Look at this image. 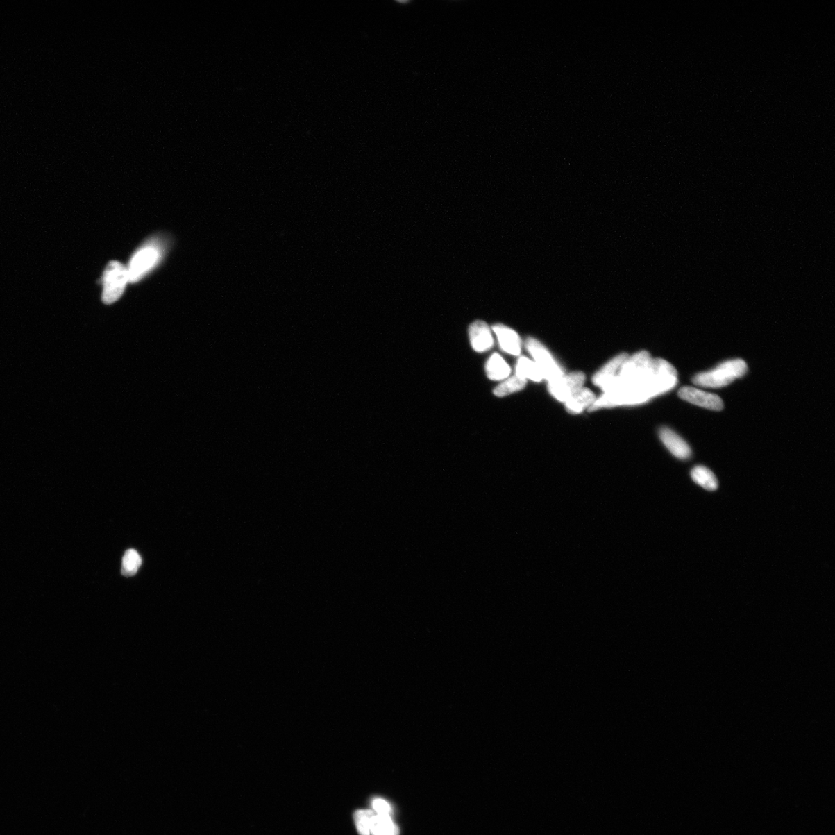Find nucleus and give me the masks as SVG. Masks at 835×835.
Segmentation results:
<instances>
[{
	"label": "nucleus",
	"instance_id": "obj_11",
	"mask_svg": "<svg viewBox=\"0 0 835 835\" xmlns=\"http://www.w3.org/2000/svg\"><path fill=\"white\" fill-rule=\"evenodd\" d=\"M473 348L478 352H484L492 348L494 339L491 329L484 321H476L471 324L469 330Z\"/></svg>",
	"mask_w": 835,
	"mask_h": 835
},
{
	"label": "nucleus",
	"instance_id": "obj_3",
	"mask_svg": "<svg viewBox=\"0 0 835 835\" xmlns=\"http://www.w3.org/2000/svg\"><path fill=\"white\" fill-rule=\"evenodd\" d=\"M128 278V269L117 261L108 264L103 275V301L106 304L117 301L124 294Z\"/></svg>",
	"mask_w": 835,
	"mask_h": 835
},
{
	"label": "nucleus",
	"instance_id": "obj_17",
	"mask_svg": "<svg viewBox=\"0 0 835 835\" xmlns=\"http://www.w3.org/2000/svg\"><path fill=\"white\" fill-rule=\"evenodd\" d=\"M691 478L695 483L708 491H715L718 488V480L715 474L707 467L698 466L691 471Z\"/></svg>",
	"mask_w": 835,
	"mask_h": 835
},
{
	"label": "nucleus",
	"instance_id": "obj_19",
	"mask_svg": "<svg viewBox=\"0 0 835 835\" xmlns=\"http://www.w3.org/2000/svg\"><path fill=\"white\" fill-rule=\"evenodd\" d=\"M527 381L525 379L515 376L508 378L494 389V395L498 397H505L511 394L519 391L525 388Z\"/></svg>",
	"mask_w": 835,
	"mask_h": 835
},
{
	"label": "nucleus",
	"instance_id": "obj_10",
	"mask_svg": "<svg viewBox=\"0 0 835 835\" xmlns=\"http://www.w3.org/2000/svg\"><path fill=\"white\" fill-rule=\"evenodd\" d=\"M659 437L664 446L675 457L680 459H688L691 457V450L689 445L673 430L669 428H662L659 432Z\"/></svg>",
	"mask_w": 835,
	"mask_h": 835
},
{
	"label": "nucleus",
	"instance_id": "obj_18",
	"mask_svg": "<svg viewBox=\"0 0 835 835\" xmlns=\"http://www.w3.org/2000/svg\"><path fill=\"white\" fill-rule=\"evenodd\" d=\"M397 828L389 816L374 814L371 819V835H397Z\"/></svg>",
	"mask_w": 835,
	"mask_h": 835
},
{
	"label": "nucleus",
	"instance_id": "obj_20",
	"mask_svg": "<svg viewBox=\"0 0 835 835\" xmlns=\"http://www.w3.org/2000/svg\"><path fill=\"white\" fill-rule=\"evenodd\" d=\"M141 565L142 559L139 553L134 549L128 550L122 559L121 574L133 576L137 574Z\"/></svg>",
	"mask_w": 835,
	"mask_h": 835
},
{
	"label": "nucleus",
	"instance_id": "obj_14",
	"mask_svg": "<svg viewBox=\"0 0 835 835\" xmlns=\"http://www.w3.org/2000/svg\"><path fill=\"white\" fill-rule=\"evenodd\" d=\"M628 357V355L625 353L614 357L600 371L596 373L593 377V383L602 388L604 385L616 376V371L621 369V366Z\"/></svg>",
	"mask_w": 835,
	"mask_h": 835
},
{
	"label": "nucleus",
	"instance_id": "obj_8",
	"mask_svg": "<svg viewBox=\"0 0 835 835\" xmlns=\"http://www.w3.org/2000/svg\"><path fill=\"white\" fill-rule=\"evenodd\" d=\"M585 380L586 376L582 372L570 373L549 382L548 390L555 398L566 403L570 397L582 388Z\"/></svg>",
	"mask_w": 835,
	"mask_h": 835
},
{
	"label": "nucleus",
	"instance_id": "obj_7",
	"mask_svg": "<svg viewBox=\"0 0 835 835\" xmlns=\"http://www.w3.org/2000/svg\"><path fill=\"white\" fill-rule=\"evenodd\" d=\"M160 251L153 246L140 248L132 258L128 269V278L132 283L137 282L158 263Z\"/></svg>",
	"mask_w": 835,
	"mask_h": 835
},
{
	"label": "nucleus",
	"instance_id": "obj_1",
	"mask_svg": "<svg viewBox=\"0 0 835 835\" xmlns=\"http://www.w3.org/2000/svg\"><path fill=\"white\" fill-rule=\"evenodd\" d=\"M677 384V372L664 359H652L648 375L637 387L648 400L670 391Z\"/></svg>",
	"mask_w": 835,
	"mask_h": 835
},
{
	"label": "nucleus",
	"instance_id": "obj_2",
	"mask_svg": "<svg viewBox=\"0 0 835 835\" xmlns=\"http://www.w3.org/2000/svg\"><path fill=\"white\" fill-rule=\"evenodd\" d=\"M748 372V364L741 359L731 360L719 364L715 369L699 373L692 382L704 388L718 389L727 386Z\"/></svg>",
	"mask_w": 835,
	"mask_h": 835
},
{
	"label": "nucleus",
	"instance_id": "obj_16",
	"mask_svg": "<svg viewBox=\"0 0 835 835\" xmlns=\"http://www.w3.org/2000/svg\"><path fill=\"white\" fill-rule=\"evenodd\" d=\"M516 376L523 379L532 380L536 382H541L542 379H544L537 364L525 357H521L518 360L517 366H516Z\"/></svg>",
	"mask_w": 835,
	"mask_h": 835
},
{
	"label": "nucleus",
	"instance_id": "obj_13",
	"mask_svg": "<svg viewBox=\"0 0 835 835\" xmlns=\"http://www.w3.org/2000/svg\"><path fill=\"white\" fill-rule=\"evenodd\" d=\"M596 400V396L592 391L582 388L566 400V408L568 413L575 415V414H579L587 409L588 407L590 408Z\"/></svg>",
	"mask_w": 835,
	"mask_h": 835
},
{
	"label": "nucleus",
	"instance_id": "obj_22",
	"mask_svg": "<svg viewBox=\"0 0 835 835\" xmlns=\"http://www.w3.org/2000/svg\"><path fill=\"white\" fill-rule=\"evenodd\" d=\"M373 809L375 810L377 814L381 816H390L391 806L388 802L382 799H376L372 803Z\"/></svg>",
	"mask_w": 835,
	"mask_h": 835
},
{
	"label": "nucleus",
	"instance_id": "obj_12",
	"mask_svg": "<svg viewBox=\"0 0 835 835\" xmlns=\"http://www.w3.org/2000/svg\"><path fill=\"white\" fill-rule=\"evenodd\" d=\"M493 330L497 335L502 350L512 355H520L521 342L517 332L502 324L494 326Z\"/></svg>",
	"mask_w": 835,
	"mask_h": 835
},
{
	"label": "nucleus",
	"instance_id": "obj_5",
	"mask_svg": "<svg viewBox=\"0 0 835 835\" xmlns=\"http://www.w3.org/2000/svg\"><path fill=\"white\" fill-rule=\"evenodd\" d=\"M649 400L636 387H624L621 389L604 394L596 399L590 407L589 412H594L610 407L641 404Z\"/></svg>",
	"mask_w": 835,
	"mask_h": 835
},
{
	"label": "nucleus",
	"instance_id": "obj_21",
	"mask_svg": "<svg viewBox=\"0 0 835 835\" xmlns=\"http://www.w3.org/2000/svg\"><path fill=\"white\" fill-rule=\"evenodd\" d=\"M375 813L369 810H360L355 813V820L360 835H371V819Z\"/></svg>",
	"mask_w": 835,
	"mask_h": 835
},
{
	"label": "nucleus",
	"instance_id": "obj_15",
	"mask_svg": "<svg viewBox=\"0 0 835 835\" xmlns=\"http://www.w3.org/2000/svg\"><path fill=\"white\" fill-rule=\"evenodd\" d=\"M487 376L493 381H500L511 374L510 366L499 355L495 354L489 359L486 364Z\"/></svg>",
	"mask_w": 835,
	"mask_h": 835
},
{
	"label": "nucleus",
	"instance_id": "obj_4",
	"mask_svg": "<svg viewBox=\"0 0 835 835\" xmlns=\"http://www.w3.org/2000/svg\"><path fill=\"white\" fill-rule=\"evenodd\" d=\"M648 351H641L631 357H628L621 366L618 376L621 378L625 387H638L648 375L651 362H652Z\"/></svg>",
	"mask_w": 835,
	"mask_h": 835
},
{
	"label": "nucleus",
	"instance_id": "obj_9",
	"mask_svg": "<svg viewBox=\"0 0 835 835\" xmlns=\"http://www.w3.org/2000/svg\"><path fill=\"white\" fill-rule=\"evenodd\" d=\"M678 396L691 404L710 410L720 411L724 406L720 397L715 394L693 388V387H683L679 390Z\"/></svg>",
	"mask_w": 835,
	"mask_h": 835
},
{
	"label": "nucleus",
	"instance_id": "obj_6",
	"mask_svg": "<svg viewBox=\"0 0 835 835\" xmlns=\"http://www.w3.org/2000/svg\"><path fill=\"white\" fill-rule=\"evenodd\" d=\"M526 348L534 357V362L539 366L544 378L547 379L549 382L564 376V373L555 361L551 353L537 339L532 337L528 338Z\"/></svg>",
	"mask_w": 835,
	"mask_h": 835
}]
</instances>
